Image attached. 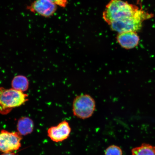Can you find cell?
I'll return each mask as SVG.
<instances>
[{
  "label": "cell",
  "instance_id": "obj_1",
  "mask_svg": "<svg viewBox=\"0 0 155 155\" xmlns=\"http://www.w3.org/2000/svg\"><path fill=\"white\" fill-rule=\"evenodd\" d=\"M152 17V15L123 0H111L106 6L103 14L104 20L109 25L116 21L133 18L145 20Z\"/></svg>",
  "mask_w": 155,
  "mask_h": 155
},
{
  "label": "cell",
  "instance_id": "obj_2",
  "mask_svg": "<svg viewBox=\"0 0 155 155\" xmlns=\"http://www.w3.org/2000/svg\"><path fill=\"white\" fill-rule=\"evenodd\" d=\"M28 95L12 88L0 87V114H6L28 100Z\"/></svg>",
  "mask_w": 155,
  "mask_h": 155
},
{
  "label": "cell",
  "instance_id": "obj_3",
  "mask_svg": "<svg viewBox=\"0 0 155 155\" xmlns=\"http://www.w3.org/2000/svg\"><path fill=\"white\" fill-rule=\"evenodd\" d=\"M96 102L90 95L81 94L75 97L73 100V115L78 119L85 120L91 117L96 110Z\"/></svg>",
  "mask_w": 155,
  "mask_h": 155
},
{
  "label": "cell",
  "instance_id": "obj_4",
  "mask_svg": "<svg viewBox=\"0 0 155 155\" xmlns=\"http://www.w3.org/2000/svg\"><path fill=\"white\" fill-rule=\"evenodd\" d=\"M22 136L18 132L2 130L0 132V152H14L21 148Z\"/></svg>",
  "mask_w": 155,
  "mask_h": 155
},
{
  "label": "cell",
  "instance_id": "obj_5",
  "mask_svg": "<svg viewBox=\"0 0 155 155\" xmlns=\"http://www.w3.org/2000/svg\"><path fill=\"white\" fill-rule=\"evenodd\" d=\"M26 9L35 14L49 18L55 14L57 6L50 0H35L27 6Z\"/></svg>",
  "mask_w": 155,
  "mask_h": 155
},
{
  "label": "cell",
  "instance_id": "obj_6",
  "mask_svg": "<svg viewBox=\"0 0 155 155\" xmlns=\"http://www.w3.org/2000/svg\"><path fill=\"white\" fill-rule=\"evenodd\" d=\"M144 19L133 18L116 21L109 25L112 30L119 33L127 32H136L140 30Z\"/></svg>",
  "mask_w": 155,
  "mask_h": 155
},
{
  "label": "cell",
  "instance_id": "obj_7",
  "mask_svg": "<svg viewBox=\"0 0 155 155\" xmlns=\"http://www.w3.org/2000/svg\"><path fill=\"white\" fill-rule=\"evenodd\" d=\"M71 132V128L67 121L64 120L55 126L49 128L48 135L51 140L55 142H62L68 138Z\"/></svg>",
  "mask_w": 155,
  "mask_h": 155
},
{
  "label": "cell",
  "instance_id": "obj_8",
  "mask_svg": "<svg viewBox=\"0 0 155 155\" xmlns=\"http://www.w3.org/2000/svg\"><path fill=\"white\" fill-rule=\"evenodd\" d=\"M117 40L122 47L126 49H132L138 45L139 38L136 32H127L119 33Z\"/></svg>",
  "mask_w": 155,
  "mask_h": 155
},
{
  "label": "cell",
  "instance_id": "obj_9",
  "mask_svg": "<svg viewBox=\"0 0 155 155\" xmlns=\"http://www.w3.org/2000/svg\"><path fill=\"white\" fill-rule=\"evenodd\" d=\"M34 123L30 118L24 117L19 119L17 122V132L22 136L30 134L33 131Z\"/></svg>",
  "mask_w": 155,
  "mask_h": 155
},
{
  "label": "cell",
  "instance_id": "obj_10",
  "mask_svg": "<svg viewBox=\"0 0 155 155\" xmlns=\"http://www.w3.org/2000/svg\"><path fill=\"white\" fill-rule=\"evenodd\" d=\"M29 84L28 78L22 75H17L15 77L11 83L12 88L23 92L28 90Z\"/></svg>",
  "mask_w": 155,
  "mask_h": 155
},
{
  "label": "cell",
  "instance_id": "obj_11",
  "mask_svg": "<svg viewBox=\"0 0 155 155\" xmlns=\"http://www.w3.org/2000/svg\"><path fill=\"white\" fill-rule=\"evenodd\" d=\"M132 155H155V147L150 144H143L132 150Z\"/></svg>",
  "mask_w": 155,
  "mask_h": 155
},
{
  "label": "cell",
  "instance_id": "obj_12",
  "mask_svg": "<svg viewBox=\"0 0 155 155\" xmlns=\"http://www.w3.org/2000/svg\"><path fill=\"white\" fill-rule=\"evenodd\" d=\"M105 155H123V151L120 147L115 145H112L106 149Z\"/></svg>",
  "mask_w": 155,
  "mask_h": 155
},
{
  "label": "cell",
  "instance_id": "obj_13",
  "mask_svg": "<svg viewBox=\"0 0 155 155\" xmlns=\"http://www.w3.org/2000/svg\"><path fill=\"white\" fill-rule=\"evenodd\" d=\"M56 5L63 8L66 7L68 4L67 0H50Z\"/></svg>",
  "mask_w": 155,
  "mask_h": 155
},
{
  "label": "cell",
  "instance_id": "obj_14",
  "mask_svg": "<svg viewBox=\"0 0 155 155\" xmlns=\"http://www.w3.org/2000/svg\"><path fill=\"white\" fill-rule=\"evenodd\" d=\"M0 155H16L14 152L3 153Z\"/></svg>",
  "mask_w": 155,
  "mask_h": 155
}]
</instances>
